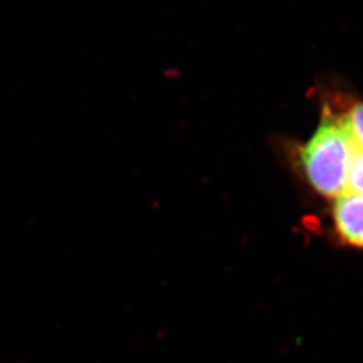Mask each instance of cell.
Returning a JSON list of instances; mask_svg holds the SVG:
<instances>
[{"label": "cell", "mask_w": 363, "mask_h": 363, "mask_svg": "<svg viewBox=\"0 0 363 363\" xmlns=\"http://www.w3.org/2000/svg\"><path fill=\"white\" fill-rule=\"evenodd\" d=\"M356 149L344 117L325 112L298 153L306 182L325 199L336 200L344 196L348 192L350 169Z\"/></svg>", "instance_id": "1"}, {"label": "cell", "mask_w": 363, "mask_h": 363, "mask_svg": "<svg viewBox=\"0 0 363 363\" xmlns=\"http://www.w3.org/2000/svg\"><path fill=\"white\" fill-rule=\"evenodd\" d=\"M348 191L363 194V150L362 149H356L353 164H351Z\"/></svg>", "instance_id": "4"}, {"label": "cell", "mask_w": 363, "mask_h": 363, "mask_svg": "<svg viewBox=\"0 0 363 363\" xmlns=\"http://www.w3.org/2000/svg\"><path fill=\"white\" fill-rule=\"evenodd\" d=\"M332 215L339 240L363 250V194L348 191L337 197Z\"/></svg>", "instance_id": "2"}, {"label": "cell", "mask_w": 363, "mask_h": 363, "mask_svg": "<svg viewBox=\"0 0 363 363\" xmlns=\"http://www.w3.org/2000/svg\"><path fill=\"white\" fill-rule=\"evenodd\" d=\"M344 120L356 147L363 150V104H357L351 108L344 116Z\"/></svg>", "instance_id": "3"}]
</instances>
